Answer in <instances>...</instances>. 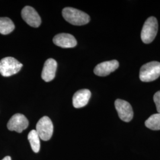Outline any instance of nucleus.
I'll use <instances>...</instances> for the list:
<instances>
[{
	"label": "nucleus",
	"mask_w": 160,
	"mask_h": 160,
	"mask_svg": "<svg viewBox=\"0 0 160 160\" xmlns=\"http://www.w3.org/2000/svg\"><path fill=\"white\" fill-rule=\"evenodd\" d=\"M64 19L75 26H82L89 23L90 16L86 12L71 7H66L62 10Z\"/></svg>",
	"instance_id": "f257e3e1"
},
{
	"label": "nucleus",
	"mask_w": 160,
	"mask_h": 160,
	"mask_svg": "<svg viewBox=\"0 0 160 160\" xmlns=\"http://www.w3.org/2000/svg\"><path fill=\"white\" fill-rule=\"evenodd\" d=\"M160 76V63L152 61L144 64L141 68L139 78L143 82H151Z\"/></svg>",
	"instance_id": "f03ea898"
},
{
	"label": "nucleus",
	"mask_w": 160,
	"mask_h": 160,
	"mask_svg": "<svg viewBox=\"0 0 160 160\" xmlns=\"http://www.w3.org/2000/svg\"><path fill=\"white\" fill-rule=\"evenodd\" d=\"M158 21L154 17H149L145 21L141 31V38L143 43L148 44L154 40L158 32Z\"/></svg>",
	"instance_id": "7ed1b4c3"
},
{
	"label": "nucleus",
	"mask_w": 160,
	"mask_h": 160,
	"mask_svg": "<svg viewBox=\"0 0 160 160\" xmlns=\"http://www.w3.org/2000/svg\"><path fill=\"white\" fill-rule=\"evenodd\" d=\"M23 64L12 57H6L0 61V74L3 77H10L18 72Z\"/></svg>",
	"instance_id": "20e7f679"
},
{
	"label": "nucleus",
	"mask_w": 160,
	"mask_h": 160,
	"mask_svg": "<svg viewBox=\"0 0 160 160\" xmlns=\"http://www.w3.org/2000/svg\"><path fill=\"white\" fill-rule=\"evenodd\" d=\"M39 138L43 141H49L53 135V125L51 119L48 116H43L38 121L36 129Z\"/></svg>",
	"instance_id": "39448f33"
},
{
	"label": "nucleus",
	"mask_w": 160,
	"mask_h": 160,
	"mask_svg": "<svg viewBox=\"0 0 160 160\" xmlns=\"http://www.w3.org/2000/svg\"><path fill=\"white\" fill-rule=\"evenodd\" d=\"M114 106L121 120L125 122L131 121L133 119V112L129 103L123 100L117 99L114 102Z\"/></svg>",
	"instance_id": "423d86ee"
},
{
	"label": "nucleus",
	"mask_w": 160,
	"mask_h": 160,
	"mask_svg": "<svg viewBox=\"0 0 160 160\" xmlns=\"http://www.w3.org/2000/svg\"><path fill=\"white\" fill-rule=\"evenodd\" d=\"M29 121L26 117L22 114L17 113L13 115L7 123V128L11 131L22 133L28 128Z\"/></svg>",
	"instance_id": "0eeeda50"
},
{
	"label": "nucleus",
	"mask_w": 160,
	"mask_h": 160,
	"mask_svg": "<svg viewBox=\"0 0 160 160\" xmlns=\"http://www.w3.org/2000/svg\"><path fill=\"white\" fill-rule=\"evenodd\" d=\"M22 17L29 26L33 28H38L42 22L38 12L30 6H26L23 8L22 11Z\"/></svg>",
	"instance_id": "6e6552de"
},
{
	"label": "nucleus",
	"mask_w": 160,
	"mask_h": 160,
	"mask_svg": "<svg viewBox=\"0 0 160 160\" xmlns=\"http://www.w3.org/2000/svg\"><path fill=\"white\" fill-rule=\"evenodd\" d=\"M119 65V62L116 60L103 62L98 64L94 68V72L98 76L105 77L116 70L118 68Z\"/></svg>",
	"instance_id": "1a4fd4ad"
},
{
	"label": "nucleus",
	"mask_w": 160,
	"mask_h": 160,
	"mask_svg": "<svg viewBox=\"0 0 160 160\" xmlns=\"http://www.w3.org/2000/svg\"><path fill=\"white\" fill-rule=\"evenodd\" d=\"M53 42L57 46L63 48H74L77 45V42L74 36L68 33H59L55 36Z\"/></svg>",
	"instance_id": "9d476101"
},
{
	"label": "nucleus",
	"mask_w": 160,
	"mask_h": 160,
	"mask_svg": "<svg viewBox=\"0 0 160 160\" xmlns=\"http://www.w3.org/2000/svg\"><path fill=\"white\" fill-rule=\"evenodd\" d=\"M57 69V62L55 59L52 58L47 59L42 72V78L45 82L51 81L55 77Z\"/></svg>",
	"instance_id": "9b49d317"
},
{
	"label": "nucleus",
	"mask_w": 160,
	"mask_h": 160,
	"mask_svg": "<svg viewBox=\"0 0 160 160\" xmlns=\"http://www.w3.org/2000/svg\"><path fill=\"white\" fill-rule=\"evenodd\" d=\"M92 96L91 92L88 89H82L76 92L72 97V104L75 108H81L88 104Z\"/></svg>",
	"instance_id": "f8f14e48"
},
{
	"label": "nucleus",
	"mask_w": 160,
	"mask_h": 160,
	"mask_svg": "<svg viewBox=\"0 0 160 160\" xmlns=\"http://www.w3.org/2000/svg\"><path fill=\"white\" fill-rule=\"evenodd\" d=\"M15 28L14 24L8 17H0V33L4 35L12 33Z\"/></svg>",
	"instance_id": "ddd939ff"
},
{
	"label": "nucleus",
	"mask_w": 160,
	"mask_h": 160,
	"mask_svg": "<svg viewBox=\"0 0 160 160\" xmlns=\"http://www.w3.org/2000/svg\"><path fill=\"white\" fill-rule=\"evenodd\" d=\"M28 140L31 148L35 153L39 152L40 148V138L36 130H32L29 132Z\"/></svg>",
	"instance_id": "4468645a"
},
{
	"label": "nucleus",
	"mask_w": 160,
	"mask_h": 160,
	"mask_svg": "<svg viewBox=\"0 0 160 160\" xmlns=\"http://www.w3.org/2000/svg\"><path fill=\"white\" fill-rule=\"evenodd\" d=\"M145 125L146 127L153 131L160 130V113L151 115L145 121Z\"/></svg>",
	"instance_id": "2eb2a0df"
},
{
	"label": "nucleus",
	"mask_w": 160,
	"mask_h": 160,
	"mask_svg": "<svg viewBox=\"0 0 160 160\" xmlns=\"http://www.w3.org/2000/svg\"><path fill=\"white\" fill-rule=\"evenodd\" d=\"M154 101L156 105L157 110L158 113H160V91L155 92L154 96Z\"/></svg>",
	"instance_id": "dca6fc26"
},
{
	"label": "nucleus",
	"mask_w": 160,
	"mask_h": 160,
	"mask_svg": "<svg viewBox=\"0 0 160 160\" xmlns=\"http://www.w3.org/2000/svg\"><path fill=\"white\" fill-rule=\"evenodd\" d=\"M2 160H12V158L10 156H7Z\"/></svg>",
	"instance_id": "f3484780"
}]
</instances>
